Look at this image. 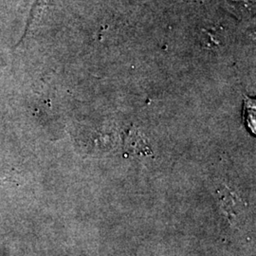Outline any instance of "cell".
<instances>
[{
    "label": "cell",
    "mask_w": 256,
    "mask_h": 256,
    "mask_svg": "<svg viewBox=\"0 0 256 256\" xmlns=\"http://www.w3.org/2000/svg\"><path fill=\"white\" fill-rule=\"evenodd\" d=\"M222 209L227 214L230 223H236L239 216L244 212L246 204L236 192L225 185H221L216 191Z\"/></svg>",
    "instance_id": "6da1fadb"
},
{
    "label": "cell",
    "mask_w": 256,
    "mask_h": 256,
    "mask_svg": "<svg viewBox=\"0 0 256 256\" xmlns=\"http://www.w3.org/2000/svg\"><path fill=\"white\" fill-rule=\"evenodd\" d=\"M126 151L132 154H151L146 140L137 130H130L126 138Z\"/></svg>",
    "instance_id": "7a4b0ae2"
}]
</instances>
